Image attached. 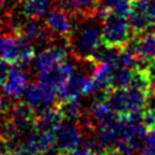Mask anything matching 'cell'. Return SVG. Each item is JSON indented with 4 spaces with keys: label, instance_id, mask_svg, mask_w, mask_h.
<instances>
[{
    "label": "cell",
    "instance_id": "obj_2",
    "mask_svg": "<svg viewBox=\"0 0 155 155\" xmlns=\"http://www.w3.org/2000/svg\"><path fill=\"white\" fill-rule=\"evenodd\" d=\"M101 29L103 41L109 45L124 47L130 42L132 30L126 16L108 10L101 19Z\"/></svg>",
    "mask_w": 155,
    "mask_h": 155
},
{
    "label": "cell",
    "instance_id": "obj_3",
    "mask_svg": "<svg viewBox=\"0 0 155 155\" xmlns=\"http://www.w3.org/2000/svg\"><path fill=\"white\" fill-rule=\"evenodd\" d=\"M35 46L22 34H4V44L1 59L11 63L27 67L35 56Z\"/></svg>",
    "mask_w": 155,
    "mask_h": 155
},
{
    "label": "cell",
    "instance_id": "obj_23",
    "mask_svg": "<svg viewBox=\"0 0 155 155\" xmlns=\"http://www.w3.org/2000/svg\"><path fill=\"white\" fill-rule=\"evenodd\" d=\"M10 69H11V63L0 59V86H2V84L6 81L10 74Z\"/></svg>",
    "mask_w": 155,
    "mask_h": 155
},
{
    "label": "cell",
    "instance_id": "obj_8",
    "mask_svg": "<svg viewBox=\"0 0 155 155\" xmlns=\"http://www.w3.org/2000/svg\"><path fill=\"white\" fill-rule=\"evenodd\" d=\"M82 143L81 128L73 121H63L54 132V145L62 151L67 153L76 149Z\"/></svg>",
    "mask_w": 155,
    "mask_h": 155
},
{
    "label": "cell",
    "instance_id": "obj_4",
    "mask_svg": "<svg viewBox=\"0 0 155 155\" xmlns=\"http://www.w3.org/2000/svg\"><path fill=\"white\" fill-rule=\"evenodd\" d=\"M64 39L65 38H59V40L54 41L51 45L45 46L41 51L35 53V56L30 62V67L34 73L38 74L42 70L50 69L67 58L70 46H69V41Z\"/></svg>",
    "mask_w": 155,
    "mask_h": 155
},
{
    "label": "cell",
    "instance_id": "obj_34",
    "mask_svg": "<svg viewBox=\"0 0 155 155\" xmlns=\"http://www.w3.org/2000/svg\"><path fill=\"white\" fill-rule=\"evenodd\" d=\"M154 33H155V30H154Z\"/></svg>",
    "mask_w": 155,
    "mask_h": 155
},
{
    "label": "cell",
    "instance_id": "obj_1",
    "mask_svg": "<svg viewBox=\"0 0 155 155\" xmlns=\"http://www.w3.org/2000/svg\"><path fill=\"white\" fill-rule=\"evenodd\" d=\"M101 19L96 16H87L85 21L78 24L70 34L69 46L73 54L79 59H87L93 50L103 41Z\"/></svg>",
    "mask_w": 155,
    "mask_h": 155
},
{
    "label": "cell",
    "instance_id": "obj_17",
    "mask_svg": "<svg viewBox=\"0 0 155 155\" xmlns=\"http://www.w3.org/2000/svg\"><path fill=\"white\" fill-rule=\"evenodd\" d=\"M119 115H116L111 108L108 105V103L105 102L104 97H98L91 105L90 109V120L97 125V124H102L105 121H109L114 117H116Z\"/></svg>",
    "mask_w": 155,
    "mask_h": 155
},
{
    "label": "cell",
    "instance_id": "obj_11",
    "mask_svg": "<svg viewBox=\"0 0 155 155\" xmlns=\"http://www.w3.org/2000/svg\"><path fill=\"white\" fill-rule=\"evenodd\" d=\"M22 145L30 155H40L54 145V133L40 131L33 127L25 133Z\"/></svg>",
    "mask_w": 155,
    "mask_h": 155
},
{
    "label": "cell",
    "instance_id": "obj_12",
    "mask_svg": "<svg viewBox=\"0 0 155 155\" xmlns=\"http://www.w3.org/2000/svg\"><path fill=\"white\" fill-rule=\"evenodd\" d=\"M18 33L22 34L24 38H27L29 41H31L34 46L47 45L50 41V34H51L45 27V24L42 25L39 22V19H34V18H29L27 22H24L21 25Z\"/></svg>",
    "mask_w": 155,
    "mask_h": 155
},
{
    "label": "cell",
    "instance_id": "obj_10",
    "mask_svg": "<svg viewBox=\"0 0 155 155\" xmlns=\"http://www.w3.org/2000/svg\"><path fill=\"white\" fill-rule=\"evenodd\" d=\"M7 113L10 114L8 120L11 121V124L15 126V128L21 136L25 134L28 131H30L34 127L36 113L24 101L15 102L13 107L10 108Z\"/></svg>",
    "mask_w": 155,
    "mask_h": 155
},
{
    "label": "cell",
    "instance_id": "obj_22",
    "mask_svg": "<svg viewBox=\"0 0 155 155\" xmlns=\"http://www.w3.org/2000/svg\"><path fill=\"white\" fill-rule=\"evenodd\" d=\"M132 4L133 2L131 0H115L110 5L109 10L115 12V13H117V15L127 17L130 15V12L132 11Z\"/></svg>",
    "mask_w": 155,
    "mask_h": 155
},
{
    "label": "cell",
    "instance_id": "obj_16",
    "mask_svg": "<svg viewBox=\"0 0 155 155\" xmlns=\"http://www.w3.org/2000/svg\"><path fill=\"white\" fill-rule=\"evenodd\" d=\"M121 47H116L113 45H109L104 41H102L90 54L87 59H90L93 64H101V63H110L115 64L116 58L119 56Z\"/></svg>",
    "mask_w": 155,
    "mask_h": 155
},
{
    "label": "cell",
    "instance_id": "obj_24",
    "mask_svg": "<svg viewBox=\"0 0 155 155\" xmlns=\"http://www.w3.org/2000/svg\"><path fill=\"white\" fill-rule=\"evenodd\" d=\"M2 155H30L22 144H13L10 145L8 149L2 154Z\"/></svg>",
    "mask_w": 155,
    "mask_h": 155
},
{
    "label": "cell",
    "instance_id": "obj_27",
    "mask_svg": "<svg viewBox=\"0 0 155 155\" xmlns=\"http://www.w3.org/2000/svg\"><path fill=\"white\" fill-rule=\"evenodd\" d=\"M64 8H67L70 12H74L75 8V0H57Z\"/></svg>",
    "mask_w": 155,
    "mask_h": 155
},
{
    "label": "cell",
    "instance_id": "obj_20",
    "mask_svg": "<svg viewBox=\"0 0 155 155\" xmlns=\"http://www.w3.org/2000/svg\"><path fill=\"white\" fill-rule=\"evenodd\" d=\"M133 70L134 69H128V68L114 64V68L110 75V81H109L110 88H125L130 86Z\"/></svg>",
    "mask_w": 155,
    "mask_h": 155
},
{
    "label": "cell",
    "instance_id": "obj_33",
    "mask_svg": "<svg viewBox=\"0 0 155 155\" xmlns=\"http://www.w3.org/2000/svg\"><path fill=\"white\" fill-rule=\"evenodd\" d=\"M21 1H27V0H21Z\"/></svg>",
    "mask_w": 155,
    "mask_h": 155
},
{
    "label": "cell",
    "instance_id": "obj_28",
    "mask_svg": "<svg viewBox=\"0 0 155 155\" xmlns=\"http://www.w3.org/2000/svg\"><path fill=\"white\" fill-rule=\"evenodd\" d=\"M147 69H148V73H149V75H150V78H151V81L155 80V59L151 61V62L148 64Z\"/></svg>",
    "mask_w": 155,
    "mask_h": 155
},
{
    "label": "cell",
    "instance_id": "obj_26",
    "mask_svg": "<svg viewBox=\"0 0 155 155\" xmlns=\"http://www.w3.org/2000/svg\"><path fill=\"white\" fill-rule=\"evenodd\" d=\"M10 107H8V99L5 97V94H2L0 92V116L5 115L8 111Z\"/></svg>",
    "mask_w": 155,
    "mask_h": 155
},
{
    "label": "cell",
    "instance_id": "obj_9",
    "mask_svg": "<svg viewBox=\"0 0 155 155\" xmlns=\"http://www.w3.org/2000/svg\"><path fill=\"white\" fill-rule=\"evenodd\" d=\"M76 70V67L70 62V61H62L58 64L53 65L50 69L42 70L40 73H38V81H40L41 84L56 90H57L65 82V80Z\"/></svg>",
    "mask_w": 155,
    "mask_h": 155
},
{
    "label": "cell",
    "instance_id": "obj_25",
    "mask_svg": "<svg viewBox=\"0 0 155 155\" xmlns=\"http://www.w3.org/2000/svg\"><path fill=\"white\" fill-rule=\"evenodd\" d=\"M62 155H93V153L90 151L88 149L84 148V147H79V148L73 149V150H70V151L63 153Z\"/></svg>",
    "mask_w": 155,
    "mask_h": 155
},
{
    "label": "cell",
    "instance_id": "obj_13",
    "mask_svg": "<svg viewBox=\"0 0 155 155\" xmlns=\"http://www.w3.org/2000/svg\"><path fill=\"white\" fill-rule=\"evenodd\" d=\"M63 121H64V117L61 110L58 109V107H52L50 109H46L36 114L35 121H34V128L54 133Z\"/></svg>",
    "mask_w": 155,
    "mask_h": 155
},
{
    "label": "cell",
    "instance_id": "obj_31",
    "mask_svg": "<svg viewBox=\"0 0 155 155\" xmlns=\"http://www.w3.org/2000/svg\"><path fill=\"white\" fill-rule=\"evenodd\" d=\"M5 1H6V0H0V11H1V8H2L4 5H5Z\"/></svg>",
    "mask_w": 155,
    "mask_h": 155
},
{
    "label": "cell",
    "instance_id": "obj_6",
    "mask_svg": "<svg viewBox=\"0 0 155 155\" xmlns=\"http://www.w3.org/2000/svg\"><path fill=\"white\" fill-rule=\"evenodd\" d=\"M28 75L25 67L19 64H11L10 74L2 84V93L10 102H18L25 93L28 87Z\"/></svg>",
    "mask_w": 155,
    "mask_h": 155
},
{
    "label": "cell",
    "instance_id": "obj_21",
    "mask_svg": "<svg viewBox=\"0 0 155 155\" xmlns=\"http://www.w3.org/2000/svg\"><path fill=\"white\" fill-rule=\"evenodd\" d=\"M132 10L144 17L150 25L155 24V0H134Z\"/></svg>",
    "mask_w": 155,
    "mask_h": 155
},
{
    "label": "cell",
    "instance_id": "obj_30",
    "mask_svg": "<svg viewBox=\"0 0 155 155\" xmlns=\"http://www.w3.org/2000/svg\"><path fill=\"white\" fill-rule=\"evenodd\" d=\"M93 155H117V153H115L114 150H109V149H103L101 151L93 153Z\"/></svg>",
    "mask_w": 155,
    "mask_h": 155
},
{
    "label": "cell",
    "instance_id": "obj_18",
    "mask_svg": "<svg viewBox=\"0 0 155 155\" xmlns=\"http://www.w3.org/2000/svg\"><path fill=\"white\" fill-rule=\"evenodd\" d=\"M58 109L61 110L64 120L68 121H80L85 115V108L79 101V98H73L57 103Z\"/></svg>",
    "mask_w": 155,
    "mask_h": 155
},
{
    "label": "cell",
    "instance_id": "obj_15",
    "mask_svg": "<svg viewBox=\"0 0 155 155\" xmlns=\"http://www.w3.org/2000/svg\"><path fill=\"white\" fill-rule=\"evenodd\" d=\"M82 71L78 69L65 80V82L57 90V99L58 102L79 98L82 94Z\"/></svg>",
    "mask_w": 155,
    "mask_h": 155
},
{
    "label": "cell",
    "instance_id": "obj_14",
    "mask_svg": "<svg viewBox=\"0 0 155 155\" xmlns=\"http://www.w3.org/2000/svg\"><path fill=\"white\" fill-rule=\"evenodd\" d=\"M137 36L132 47L139 62L150 63L155 59V33H142Z\"/></svg>",
    "mask_w": 155,
    "mask_h": 155
},
{
    "label": "cell",
    "instance_id": "obj_29",
    "mask_svg": "<svg viewBox=\"0 0 155 155\" xmlns=\"http://www.w3.org/2000/svg\"><path fill=\"white\" fill-rule=\"evenodd\" d=\"M97 1H98V5H99V6H102V7L105 8V10H109L110 5H111L115 0H97Z\"/></svg>",
    "mask_w": 155,
    "mask_h": 155
},
{
    "label": "cell",
    "instance_id": "obj_32",
    "mask_svg": "<svg viewBox=\"0 0 155 155\" xmlns=\"http://www.w3.org/2000/svg\"><path fill=\"white\" fill-rule=\"evenodd\" d=\"M150 90H151V92H154V93H155V80H154V82H153V85H151V88H150Z\"/></svg>",
    "mask_w": 155,
    "mask_h": 155
},
{
    "label": "cell",
    "instance_id": "obj_7",
    "mask_svg": "<svg viewBox=\"0 0 155 155\" xmlns=\"http://www.w3.org/2000/svg\"><path fill=\"white\" fill-rule=\"evenodd\" d=\"M45 18V27L47 30L57 38L70 36L74 29V22L71 18V12L64 7L52 8L47 12Z\"/></svg>",
    "mask_w": 155,
    "mask_h": 155
},
{
    "label": "cell",
    "instance_id": "obj_19",
    "mask_svg": "<svg viewBox=\"0 0 155 155\" xmlns=\"http://www.w3.org/2000/svg\"><path fill=\"white\" fill-rule=\"evenodd\" d=\"M53 1L54 0H27L23 4V15L34 19L44 18L51 10Z\"/></svg>",
    "mask_w": 155,
    "mask_h": 155
},
{
    "label": "cell",
    "instance_id": "obj_5",
    "mask_svg": "<svg viewBox=\"0 0 155 155\" xmlns=\"http://www.w3.org/2000/svg\"><path fill=\"white\" fill-rule=\"evenodd\" d=\"M24 102L36 113H41L46 109L54 107L58 103L56 90L41 84L40 81L28 85L24 93Z\"/></svg>",
    "mask_w": 155,
    "mask_h": 155
}]
</instances>
